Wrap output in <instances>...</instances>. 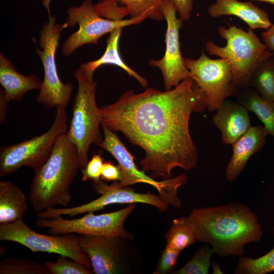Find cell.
<instances>
[{"instance_id": "24", "label": "cell", "mask_w": 274, "mask_h": 274, "mask_svg": "<svg viewBox=\"0 0 274 274\" xmlns=\"http://www.w3.org/2000/svg\"><path fill=\"white\" fill-rule=\"evenodd\" d=\"M164 237L167 245L180 252L197 242L195 233L185 217L173 220Z\"/></svg>"}, {"instance_id": "21", "label": "cell", "mask_w": 274, "mask_h": 274, "mask_svg": "<svg viewBox=\"0 0 274 274\" xmlns=\"http://www.w3.org/2000/svg\"><path fill=\"white\" fill-rule=\"evenodd\" d=\"M122 30V28H118L110 33L105 52L99 59L83 63L80 68L88 75L93 77L94 71L102 65H115L124 70L129 76L134 77L142 86L147 87L148 81L127 66L120 55L118 42Z\"/></svg>"}, {"instance_id": "3", "label": "cell", "mask_w": 274, "mask_h": 274, "mask_svg": "<svg viewBox=\"0 0 274 274\" xmlns=\"http://www.w3.org/2000/svg\"><path fill=\"white\" fill-rule=\"evenodd\" d=\"M78 169V151L66 131L59 138L46 161L34 171L29 200L36 213L67 207L72 197L70 187Z\"/></svg>"}, {"instance_id": "15", "label": "cell", "mask_w": 274, "mask_h": 274, "mask_svg": "<svg viewBox=\"0 0 274 274\" xmlns=\"http://www.w3.org/2000/svg\"><path fill=\"white\" fill-rule=\"evenodd\" d=\"M161 10L167 23L165 53L160 59H151L148 63L159 68L165 90H169L189 77L190 73L180 50L179 30L182 26V20L177 18L176 10L170 0L162 1Z\"/></svg>"}, {"instance_id": "25", "label": "cell", "mask_w": 274, "mask_h": 274, "mask_svg": "<svg viewBox=\"0 0 274 274\" xmlns=\"http://www.w3.org/2000/svg\"><path fill=\"white\" fill-rule=\"evenodd\" d=\"M274 236V225L272 228ZM274 271V247L258 258L240 257L234 270L236 274H265Z\"/></svg>"}, {"instance_id": "13", "label": "cell", "mask_w": 274, "mask_h": 274, "mask_svg": "<svg viewBox=\"0 0 274 274\" xmlns=\"http://www.w3.org/2000/svg\"><path fill=\"white\" fill-rule=\"evenodd\" d=\"M102 128L104 137L98 146L109 152L118 161L122 173L121 179L118 181L121 186L128 187L139 183L147 184L156 188L170 206L176 207L181 203L178 196V189L187 182L185 174L161 181H156L137 168L134 157L116 133L105 126L102 125Z\"/></svg>"}, {"instance_id": "36", "label": "cell", "mask_w": 274, "mask_h": 274, "mask_svg": "<svg viewBox=\"0 0 274 274\" xmlns=\"http://www.w3.org/2000/svg\"><path fill=\"white\" fill-rule=\"evenodd\" d=\"M9 102L6 97L4 90L0 89V122L2 123L5 120L6 114L8 103Z\"/></svg>"}, {"instance_id": "10", "label": "cell", "mask_w": 274, "mask_h": 274, "mask_svg": "<svg viewBox=\"0 0 274 274\" xmlns=\"http://www.w3.org/2000/svg\"><path fill=\"white\" fill-rule=\"evenodd\" d=\"M92 187L100 194L96 199L74 207L52 208L36 214L38 218L50 219L58 216L73 217L88 212L101 210L113 204L142 203L153 206L161 212L168 210L169 204L161 195L148 192L141 193L128 187L121 186L118 181L108 185L102 180L92 182Z\"/></svg>"}, {"instance_id": "16", "label": "cell", "mask_w": 274, "mask_h": 274, "mask_svg": "<svg viewBox=\"0 0 274 274\" xmlns=\"http://www.w3.org/2000/svg\"><path fill=\"white\" fill-rule=\"evenodd\" d=\"M268 135L263 126H252L231 145L233 153L226 168L228 181L233 182L238 178L251 156L265 146Z\"/></svg>"}, {"instance_id": "6", "label": "cell", "mask_w": 274, "mask_h": 274, "mask_svg": "<svg viewBox=\"0 0 274 274\" xmlns=\"http://www.w3.org/2000/svg\"><path fill=\"white\" fill-rule=\"evenodd\" d=\"M50 0H46L43 3L48 10L49 21L40 30V47H38L36 51L42 62L44 71V80L37 101L48 109L57 107L65 109L70 101L73 86L71 83L64 84L60 80L56 68L55 53L61 32L67 27L65 23H56V16H52L50 14Z\"/></svg>"}, {"instance_id": "4", "label": "cell", "mask_w": 274, "mask_h": 274, "mask_svg": "<svg viewBox=\"0 0 274 274\" xmlns=\"http://www.w3.org/2000/svg\"><path fill=\"white\" fill-rule=\"evenodd\" d=\"M217 27L219 36L226 40L224 46H220L211 40L205 43V49L211 55L227 60L231 66L233 83L238 88L249 86L250 78L256 67L271 52L253 31H246L234 25Z\"/></svg>"}, {"instance_id": "5", "label": "cell", "mask_w": 274, "mask_h": 274, "mask_svg": "<svg viewBox=\"0 0 274 274\" xmlns=\"http://www.w3.org/2000/svg\"><path fill=\"white\" fill-rule=\"evenodd\" d=\"M74 75L78 82V91L67 134L77 148L79 169L81 170L89 161L90 145L99 146L103 139L99 129L100 110L97 106L95 98L97 84L93 77L88 75L80 67L75 71Z\"/></svg>"}, {"instance_id": "26", "label": "cell", "mask_w": 274, "mask_h": 274, "mask_svg": "<svg viewBox=\"0 0 274 274\" xmlns=\"http://www.w3.org/2000/svg\"><path fill=\"white\" fill-rule=\"evenodd\" d=\"M0 274H50V272L45 263L9 257L0 261Z\"/></svg>"}, {"instance_id": "8", "label": "cell", "mask_w": 274, "mask_h": 274, "mask_svg": "<svg viewBox=\"0 0 274 274\" xmlns=\"http://www.w3.org/2000/svg\"><path fill=\"white\" fill-rule=\"evenodd\" d=\"M135 204L111 213L95 215L88 212L74 219L58 216L50 219L38 218L34 224L39 228L47 229L50 234L67 233L104 236H120L132 239L133 235L125 228V222L133 211Z\"/></svg>"}, {"instance_id": "33", "label": "cell", "mask_w": 274, "mask_h": 274, "mask_svg": "<svg viewBox=\"0 0 274 274\" xmlns=\"http://www.w3.org/2000/svg\"><path fill=\"white\" fill-rule=\"evenodd\" d=\"M122 177L119 166L114 165L111 161H105L103 163L100 180L107 182L119 181Z\"/></svg>"}, {"instance_id": "30", "label": "cell", "mask_w": 274, "mask_h": 274, "mask_svg": "<svg viewBox=\"0 0 274 274\" xmlns=\"http://www.w3.org/2000/svg\"><path fill=\"white\" fill-rule=\"evenodd\" d=\"M119 0H102L94 5L96 13L101 17L113 20H122L129 15L127 9L124 6L120 7Z\"/></svg>"}, {"instance_id": "7", "label": "cell", "mask_w": 274, "mask_h": 274, "mask_svg": "<svg viewBox=\"0 0 274 274\" xmlns=\"http://www.w3.org/2000/svg\"><path fill=\"white\" fill-rule=\"evenodd\" d=\"M65 109L57 107L52 126L43 134L22 142L0 148V176H6L23 166L34 171L49 157L59 139L68 129Z\"/></svg>"}, {"instance_id": "9", "label": "cell", "mask_w": 274, "mask_h": 274, "mask_svg": "<svg viewBox=\"0 0 274 274\" xmlns=\"http://www.w3.org/2000/svg\"><path fill=\"white\" fill-rule=\"evenodd\" d=\"M0 240L18 243L33 253L46 252L65 256L78 261L89 269L92 268L88 256L80 247L78 234H41L32 230L21 219L0 225Z\"/></svg>"}, {"instance_id": "28", "label": "cell", "mask_w": 274, "mask_h": 274, "mask_svg": "<svg viewBox=\"0 0 274 274\" xmlns=\"http://www.w3.org/2000/svg\"><path fill=\"white\" fill-rule=\"evenodd\" d=\"M128 10L131 18L145 16L160 21L164 17L161 10L162 0H119Z\"/></svg>"}, {"instance_id": "11", "label": "cell", "mask_w": 274, "mask_h": 274, "mask_svg": "<svg viewBox=\"0 0 274 274\" xmlns=\"http://www.w3.org/2000/svg\"><path fill=\"white\" fill-rule=\"evenodd\" d=\"M67 14V27L73 28L78 24L79 28L63 43L61 51L64 56H70L84 45L97 44L102 36L115 29L140 23L147 18L145 16L122 20L103 18L96 13L90 0L83 1L79 6L69 7Z\"/></svg>"}, {"instance_id": "32", "label": "cell", "mask_w": 274, "mask_h": 274, "mask_svg": "<svg viewBox=\"0 0 274 274\" xmlns=\"http://www.w3.org/2000/svg\"><path fill=\"white\" fill-rule=\"evenodd\" d=\"M104 162L101 152L94 154L90 160L88 162L86 167L81 170L82 180L86 181L91 180L92 182L100 180Z\"/></svg>"}, {"instance_id": "2", "label": "cell", "mask_w": 274, "mask_h": 274, "mask_svg": "<svg viewBox=\"0 0 274 274\" xmlns=\"http://www.w3.org/2000/svg\"><path fill=\"white\" fill-rule=\"evenodd\" d=\"M185 218L197 242L208 244L222 258L243 256L246 245L258 242L263 235L256 214L241 202L196 208Z\"/></svg>"}, {"instance_id": "18", "label": "cell", "mask_w": 274, "mask_h": 274, "mask_svg": "<svg viewBox=\"0 0 274 274\" xmlns=\"http://www.w3.org/2000/svg\"><path fill=\"white\" fill-rule=\"evenodd\" d=\"M208 13L214 18L225 15L235 16L243 20L252 30L267 29L272 25L268 14L251 2L216 0L215 3L208 8Z\"/></svg>"}, {"instance_id": "1", "label": "cell", "mask_w": 274, "mask_h": 274, "mask_svg": "<svg viewBox=\"0 0 274 274\" xmlns=\"http://www.w3.org/2000/svg\"><path fill=\"white\" fill-rule=\"evenodd\" d=\"M207 109L204 92L190 77L165 91L147 88L127 91L115 102L100 109L101 125L122 132L145 152L140 164L150 177L170 178L172 170L188 172L198 163V152L189 123L193 112Z\"/></svg>"}, {"instance_id": "31", "label": "cell", "mask_w": 274, "mask_h": 274, "mask_svg": "<svg viewBox=\"0 0 274 274\" xmlns=\"http://www.w3.org/2000/svg\"><path fill=\"white\" fill-rule=\"evenodd\" d=\"M180 251L166 245L161 252L154 274H166L174 271Z\"/></svg>"}, {"instance_id": "34", "label": "cell", "mask_w": 274, "mask_h": 274, "mask_svg": "<svg viewBox=\"0 0 274 274\" xmlns=\"http://www.w3.org/2000/svg\"><path fill=\"white\" fill-rule=\"evenodd\" d=\"M174 5L180 18L188 20L193 10V0H170Z\"/></svg>"}, {"instance_id": "14", "label": "cell", "mask_w": 274, "mask_h": 274, "mask_svg": "<svg viewBox=\"0 0 274 274\" xmlns=\"http://www.w3.org/2000/svg\"><path fill=\"white\" fill-rule=\"evenodd\" d=\"M79 244L95 274L132 273L134 258L130 239L120 236L79 234Z\"/></svg>"}, {"instance_id": "29", "label": "cell", "mask_w": 274, "mask_h": 274, "mask_svg": "<svg viewBox=\"0 0 274 274\" xmlns=\"http://www.w3.org/2000/svg\"><path fill=\"white\" fill-rule=\"evenodd\" d=\"M50 274H92V270L80 262L68 257L60 255L55 262L45 263Z\"/></svg>"}, {"instance_id": "17", "label": "cell", "mask_w": 274, "mask_h": 274, "mask_svg": "<svg viewBox=\"0 0 274 274\" xmlns=\"http://www.w3.org/2000/svg\"><path fill=\"white\" fill-rule=\"evenodd\" d=\"M214 124L221 133L225 144L232 145L252 126L249 111L238 101L225 100L216 110Z\"/></svg>"}, {"instance_id": "22", "label": "cell", "mask_w": 274, "mask_h": 274, "mask_svg": "<svg viewBox=\"0 0 274 274\" xmlns=\"http://www.w3.org/2000/svg\"><path fill=\"white\" fill-rule=\"evenodd\" d=\"M235 97L249 111L254 113L274 137V102L267 100L250 86L238 89Z\"/></svg>"}, {"instance_id": "37", "label": "cell", "mask_w": 274, "mask_h": 274, "mask_svg": "<svg viewBox=\"0 0 274 274\" xmlns=\"http://www.w3.org/2000/svg\"><path fill=\"white\" fill-rule=\"evenodd\" d=\"M211 265L213 269V273H223L219 264L214 261L213 259L211 261Z\"/></svg>"}, {"instance_id": "35", "label": "cell", "mask_w": 274, "mask_h": 274, "mask_svg": "<svg viewBox=\"0 0 274 274\" xmlns=\"http://www.w3.org/2000/svg\"><path fill=\"white\" fill-rule=\"evenodd\" d=\"M261 36L263 43L274 53V24L262 32Z\"/></svg>"}, {"instance_id": "23", "label": "cell", "mask_w": 274, "mask_h": 274, "mask_svg": "<svg viewBox=\"0 0 274 274\" xmlns=\"http://www.w3.org/2000/svg\"><path fill=\"white\" fill-rule=\"evenodd\" d=\"M249 86L263 98L274 102V54L264 60L254 70Z\"/></svg>"}, {"instance_id": "20", "label": "cell", "mask_w": 274, "mask_h": 274, "mask_svg": "<svg viewBox=\"0 0 274 274\" xmlns=\"http://www.w3.org/2000/svg\"><path fill=\"white\" fill-rule=\"evenodd\" d=\"M27 208L26 197L19 187L10 181L0 182V225L22 219Z\"/></svg>"}, {"instance_id": "27", "label": "cell", "mask_w": 274, "mask_h": 274, "mask_svg": "<svg viewBox=\"0 0 274 274\" xmlns=\"http://www.w3.org/2000/svg\"><path fill=\"white\" fill-rule=\"evenodd\" d=\"M213 251L208 244L200 246L190 259L181 268L175 270L176 274H208Z\"/></svg>"}, {"instance_id": "12", "label": "cell", "mask_w": 274, "mask_h": 274, "mask_svg": "<svg viewBox=\"0 0 274 274\" xmlns=\"http://www.w3.org/2000/svg\"><path fill=\"white\" fill-rule=\"evenodd\" d=\"M189 77L204 92L207 109L216 110L228 97L235 96L238 89L233 83L230 65L225 59H212L203 50L197 59L184 58Z\"/></svg>"}, {"instance_id": "38", "label": "cell", "mask_w": 274, "mask_h": 274, "mask_svg": "<svg viewBox=\"0 0 274 274\" xmlns=\"http://www.w3.org/2000/svg\"><path fill=\"white\" fill-rule=\"evenodd\" d=\"M252 1H259V2H266L267 3H269L270 4L274 5V0H252Z\"/></svg>"}, {"instance_id": "19", "label": "cell", "mask_w": 274, "mask_h": 274, "mask_svg": "<svg viewBox=\"0 0 274 274\" xmlns=\"http://www.w3.org/2000/svg\"><path fill=\"white\" fill-rule=\"evenodd\" d=\"M0 83L9 101H20L32 90H40L42 82L36 75H24L15 70L12 62L0 54Z\"/></svg>"}]
</instances>
